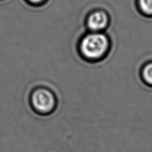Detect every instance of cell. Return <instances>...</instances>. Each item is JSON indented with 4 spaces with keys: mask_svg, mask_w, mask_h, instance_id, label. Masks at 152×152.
Here are the masks:
<instances>
[{
    "mask_svg": "<svg viewBox=\"0 0 152 152\" xmlns=\"http://www.w3.org/2000/svg\"><path fill=\"white\" fill-rule=\"evenodd\" d=\"M28 3L31 5H34V6H38L45 1V0H27Z\"/></svg>",
    "mask_w": 152,
    "mask_h": 152,
    "instance_id": "8992f818",
    "label": "cell"
},
{
    "mask_svg": "<svg viewBox=\"0 0 152 152\" xmlns=\"http://www.w3.org/2000/svg\"><path fill=\"white\" fill-rule=\"evenodd\" d=\"M140 5L143 12L152 14V0H140Z\"/></svg>",
    "mask_w": 152,
    "mask_h": 152,
    "instance_id": "5b68a950",
    "label": "cell"
},
{
    "mask_svg": "<svg viewBox=\"0 0 152 152\" xmlns=\"http://www.w3.org/2000/svg\"><path fill=\"white\" fill-rule=\"evenodd\" d=\"M107 23V17L103 12H96L89 18L88 26L91 30H99L103 28Z\"/></svg>",
    "mask_w": 152,
    "mask_h": 152,
    "instance_id": "3957f363",
    "label": "cell"
},
{
    "mask_svg": "<svg viewBox=\"0 0 152 152\" xmlns=\"http://www.w3.org/2000/svg\"><path fill=\"white\" fill-rule=\"evenodd\" d=\"M142 82L149 87H152V62L145 64L140 72Z\"/></svg>",
    "mask_w": 152,
    "mask_h": 152,
    "instance_id": "277c9868",
    "label": "cell"
},
{
    "mask_svg": "<svg viewBox=\"0 0 152 152\" xmlns=\"http://www.w3.org/2000/svg\"><path fill=\"white\" fill-rule=\"evenodd\" d=\"M108 48V41L106 37L102 34H91L84 39L81 51L83 56L91 60L100 58L106 52Z\"/></svg>",
    "mask_w": 152,
    "mask_h": 152,
    "instance_id": "7a4b0ae2",
    "label": "cell"
},
{
    "mask_svg": "<svg viewBox=\"0 0 152 152\" xmlns=\"http://www.w3.org/2000/svg\"><path fill=\"white\" fill-rule=\"evenodd\" d=\"M29 103L32 111L41 116H48L56 111L58 98L53 91L44 86L34 88L29 96Z\"/></svg>",
    "mask_w": 152,
    "mask_h": 152,
    "instance_id": "6da1fadb",
    "label": "cell"
}]
</instances>
